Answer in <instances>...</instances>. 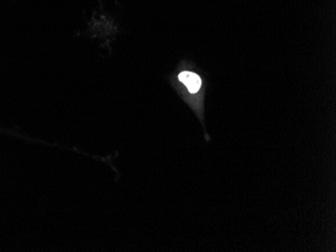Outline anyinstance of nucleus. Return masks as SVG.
Wrapping results in <instances>:
<instances>
[{"label": "nucleus", "mask_w": 336, "mask_h": 252, "mask_svg": "<svg viewBox=\"0 0 336 252\" xmlns=\"http://www.w3.org/2000/svg\"><path fill=\"white\" fill-rule=\"evenodd\" d=\"M179 81L188 89L190 93H196L201 87L200 78L191 72H182L178 77Z\"/></svg>", "instance_id": "nucleus-1"}]
</instances>
